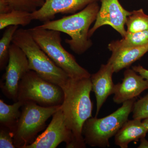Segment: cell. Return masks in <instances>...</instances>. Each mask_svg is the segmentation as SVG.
Listing matches in <instances>:
<instances>
[{
  "mask_svg": "<svg viewBox=\"0 0 148 148\" xmlns=\"http://www.w3.org/2000/svg\"><path fill=\"white\" fill-rule=\"evenodd\" d=\"M64 100L61 106L67 127L73 135L76 148L86 147L82 135L85 122L92 117V103L90 98L92 83L90 77H69L62 87Z\"/></svg>",
  "mask_w": 148,
  "mask_h": 148,
  "instance_id": "cell-1",
  "label": "cell"
},
{
  "mask_svg": "<svg viewBox=\"0 0 148 148\" xmlns=\"http://www.w3.org/2000/svg\"><path fill=\"white\" fill-rule=\"evenodd\" d=\"M100 8L98 2L91 3L76 13L57 20L44 22L38 27L69 35L71 39H66L65 42L72 51L81 55L92 47L88 32L90 26L96 20Z\"/></svg>",
  "mask_w": 148,
  "mask_h": 148,
  "instance_id": "cell-2",
  "label": "cell"
},
{
  "mask_svg": "<svg viewBox=\"0 0 148 148\" xmlns=\"http://www.w3.org/2000/svg\"><path fill=\"white\" fill-rule=\"evenodd\" d=\"M12 43L23 51L30 70L40 76L62 87L70 77L54 63L36 42L28 29H18L14 36Z\"/></svg>",
  "mask_w": 148,
  "mask_h": 148,
  "instance_id": "cell-3",
  "label": "cell"
},
{
  "mask_svg": "<svg viewBox=\"0 0 148 148\" xmlns=\"http://www.w3.org/2000/svg\"><path fill=\"white\" fill-rule=\"evenodd\" d=\"M36 42L49 58L70 77H90L87 70L80 66L73 56L64 49L61 43V32L42 29L37 26L28 29Z\"/></svg>",
  "mask_w": 148,
  "mask_h": 148,
  "instance_id": "cell-4",
  "label": "cell"
},
{
  "mask_svg": "<svg viewBox=\"0 0 148 148\" xmlns=\"http://www.w3.org/2000/svg\"><path fill=\"white\" fill-rule=\"evenodd\" d=\"M136 99L125 101L113 113L102 118L91 117L84 125L82 135L85 144L92 147H110L109 140L115 136L132 112Z\"/></svg>",
  "mask_w": 148,
  "mask_h": 148,
  "instance_id": "cell-5",
  "label": "cell"
},
{
  "mask_svg": "<svg viewBox=\"0 0 148 148\" xmlns=\"http://www.w3.org/2000/svg\"><path fill=\"white\" fill-rule=\"evenodd\" d=\"M61 108V106L46 107L33 102L21 107V114L13 131L16 148H25L34 143L38 133L45 128L46 122Z\"/></svg>",
  "mask_w": 148,
  "mask_h": 148,
  "instance_id": "cell-6",
  "label": "cell"
},
{
  "mask_svg": "<svg viewBox=\"0 0 148 148\" xmlns=\"http://www.w3.org/2000/svg\"><path fill=\"white\" fill-rule=\"evenodd\" d=\"M62 88L48 81L30 70L18 86L17 101L33 102L43 107L61 106L64 100Z\"/></svg>",
  "mask_w": 148,
  "mask_h": 148,
  "instance_id": "cell-7",
  "label": "cell"
},
{
  "mask_svg": "<svg viewBox=\"0 0 148 148\" xmlns=\"http://www.w3.org/2000/svg\"><path fill=\"white\" fill-rule=\"evenodd\" d=\"M30 71L29 61L23 51L12 43L9 49L8 64L1 80L0 87L7 98L17 101V93L20 81Z\"/></svg>",
  "mask_w": 148,
  "mask_h": 148,
  "instance_id": "cell-8",
  "label": "cell"
},
{
  "mask_svg": "<svg viewBox=\"0 0 148 148\" xmlns=\"http://www.w3.org/2000/svg\"><path fill=\"white\" fill-rule=\"evenodd\" d=\"M63 142L66 143V148H76L73 135L65 123L60 108L52 116L45 131L25 148H56Z\"/></svg>",
  "mask_w": 148,
  "mask_h": 148,
  "instance_id": "cell-9",
  "label": "cell"
},
{
  "mask_svg": "<svg viewBox=\"0 0 148 148\" xmlns=\"http://www.w3.org/2000/svg\"><path fill=\"white\" fill-rule=\"evenodd\" d=\"M101 7L94 25L89 30L88 37L92 36L100 27L109 25L124 38L127 35L125 25L131 12L125 9L119 0H101Z\"/></svg>",
  "mask_w": 148,
  "mask_h": 148,
  "instance_id": "cell-10",
  "label": "cell"
},
{
  "mask_svg": "<svg viewBox=\"0 0 148 148\" xmlns=\"http://www.w3.org/2000/svg\"><path fill=\"white\" fill-rule=\"evenodd\" d=\"M101 0H45L40 8L32 13V18L46 22L53 20L58 14H73Z\"/></svg>",
  "mask_w": 148,
  "mask_h": 148,
  "instance_id": "cell-11",
  "label": "cell"
},
{
  "mask_svg": "<svg viewBox=\"0 0 148 148\" xmlns=\"http://www.w3.org/2000/svg\"><path fill=\"white\" fill-rule=\"evenodd\" d=\"M148 89V82L133 69L125 71L122 82L115 85L113 101L117 104L136 98Z\"/></svg>",
  "mask_w": 148,
  "mask_h": 148,
  "instance_id": "cell-12",
  "label": "cell"
},
{
  "mask_svg": "<svg viewBox=\"0 0 148 148\" xmlns=\"http://www.w3.org/2000/svg\"><path fill=\"white\" fill-rule=\"evenodd\" d=\"M114 73L112 66L107 62L101 65L97 73L90 75L92 91L94 92L96 100V117L107 98L114 94L115 85L112 80Z\"/></svg>",
  "mask_w": 148,
  "mask_h": 148,
  "instance_id": "cell-13",
  "label": "cell"
},
{
  "mask_svg": "<svg viewBox=\"0 0 148 148\" xmlns=\"http://www.w3.org/2000/svg\"><path fill=\"white\" fill-rule=\"evenodd\" d=\"M142 120H127L115 135V144L121 148H127L129 143L145 137L148 132Z\"/></svg>",
  "mask_w": 148,
  "mask_h": 148,
  "instance_id": "cell-14",
  "label": "cell"
},
{
  "mask_svg": "<svg viewBox=\"0 0 148 148\" xmlns=\"http://www.w3.org/2000/svg\"><path fill=\"white\" fill-rule=\"evenodd\" d=\"M148 52V45L141 47L124 49L112 52L108 63L112 66L114 73L127 68Z\"/></svg>",
  "mask_w": 148,
  "mask_h": 148,
  "instance_id": "cell-15",
  "label": "cell"
},
{
  "mask_svg": "<svg viewBox=\"0 0 148 148\" xmlns=\"http://www.w3.org/2000/svg\"><path fill=\"white\" fill-rule=\"evenodd\" d=\"M148 45V30L143 32L127 34L122 39L113 41L108 45L109 50L141 47Z\"/></svg>",
  "mask_w": 148,
  "mask_h": 148,
  "instance_id": "cell-16",
  "label": "cell"
},
{
  "mask_svg": "<svg viewBox=\"0 0 148 148\" xmlns=\"http://www.w3.org/2000/svg\"><path fill=\"white\" fill-rule=\"evenodd\" d=\"M24 103L17 101L12 105H8L0 100V124L13 131L21 114L20 109Z\"/></svg>",
  "mask_w": 148,
  "mask_h": 148,
  "instance_id": "cell-17",
  "label": "cell"
},
{
  "mask_svg": "<svg viewBox=\"0 0 148 148\" xmlns=\"http://www.w3.org/2000/svg\"><path fill=\"white\" fill-rule=\"evenodd\" d=\"M45 0H0V13L10 11H24L33 13L42 6Z\"/></svg>",
  "mask_w": 148,
  "mask_h": 148,
  "instance_id": "cell-18",
  "label": "cell"
},
{
  "mask_svg": "<svg viewBox=\"0 0 148 148\" xmlns=\"http://www.w3.org/2000/svg\"><path fill=\"white\" fill-rule=\"evenodd\" d=\"M32 13L24 11L13 10L0 13V29L10 26H27L33 21Z\"/></svg>",
  "mask_w": 148,
  "mask_h": 148,
  "instance_id": "cell-19",
  "label": "cell"
},
{
  "mask_svg": "<svg viewBox=\"0 0 148 148\" xmlns=\"http://www.w3.org/2000/svg\"><path fill=\"white\" fill-rule=\"evenodd\" d=\"M18 26H10L5 28V31L0 40V70L5 69L9 58V49L12 43L14 36Z\"/></svg>",
  "mask_w": 148,
  "mask_h": 148,
  "instance_id": "cell-20",
  "label": "cell"
},
{
  "mask_svg": "<svg viewBox=\"0 0 148 148\" xmlns=\"http://www.w3.org/2000/svg\"><path fill=\"white\" fill-rule=\"evenodd\" d=\"M127 34L143 32L148 30V15L143 9L131 12L127 17L126 24Z\"/></svg>",
  "mask_w": 148,
  "mask_h": 148,
  "instance_id": "cell-21",
  "label": "cell"
},
{
  "mask_svg": "<svg viewBox=\"0 0 148 148\" xmlns=\"http://www.w3.org/2000/svg\"><path fill=\"white\" fill-rule=\"evenodd\" d=\"M132 118L142 120L148 118V94L134 103Z\"/></svg>",
  "mask_w": 148,
  "mask_h": 148,
  "instance_id": "cell-22",
  "label": "cell"
},
{
  "mask_svg": "<svg viewBox=\"0 0 148 148\" xmlns=\"http://www.w3.org/2000/svg\"><path fill=\"white\" fill-rule=\"evenodd\" d=\"M0 148H16L14 143L13 132L3 125L0 127Z\"/></svg>",
  "mask_w": 148,
  "mask_h": 148,
  "instance_id": "cell-23",
  "label": "cell"
},
{
  "mask_svg": "<svg viewBox=\"0 0 148 148\" xmlns=\"http://www.w3.org/2000/svg\"><path fill=\"white\" fill-rule=\"evenodd\" d=\"M132 69L148 82V70L147 69H145L140 65L133 66L132 67Z\"/></svg>",
  "mask_w": 148,
  "mask_h": 148,
  "instance_id": "cell-24",
  "label": "cell"
},
{
  "mask_svg": "<svg viewBox=\"0 0 148 148\" xmlns=\"http://www.w3.org/2000/svg\"><path fill=\"white\" fill-rule=\"evenodd\" d=\"M138 148H148V141L145 137L140 139V144Z\"/></svg>",
  "mask_w": 148,
  "mask_h": 148,
  "instance_id": "cell-25",
  "label": "cell"
},
{
  "mask_svg": "<svg viewBox=\"0 0 148 148\" xmlns=\"http://www.w3.org/2000/svg\"><path fill=\"white\" fill-rule=\"evenodd\" d=\"M143 124L145 125V127L147 128L148 132V118L143 119Z\"/></svg>",
  "mask_w": 148,
  "mask_h": 148,
  "instance_id": "cell-26",
  "label": "cell"
}]
</instances>
